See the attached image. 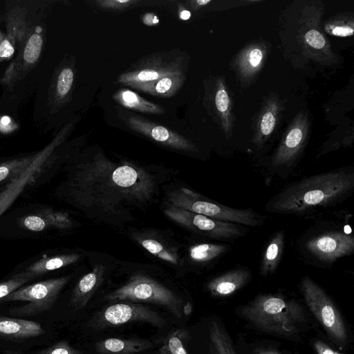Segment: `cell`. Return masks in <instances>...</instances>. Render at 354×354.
I'll return each instance as SVG.
<instances>
[{
  "label": "cell",
  "instance_id": "obj_1",
  "mask_svg": "<svg viewBox=\"0 0 354 354\" xmlns=\"http://www.w3.org/2000/svg\"><path fill=\"white\" fill-rule=\"evenodd\" d=\"M75 201L107 214L127 206H140L153 196V176L133 164H115L104 158L80 167L71 183Z\"/></svg>",
  "mask_w": 354,
  "mask_h": 354
},
{
  "label": "cell",
  "instance_id": "obj_2",
  "mask_svg": "<svg viewBox=\"0 0 354 354\" xmlns=\"http://www.w3.org/2000/svg\"><path fill=\"white\" fill-rule=\"evenodd\" d=\"M354 187V175L336 171L314 175L283 189L266 205L272 213L301 214L342 199Z\"/></svg>",
  "mask_w": 354,
  "mask_h": 354
},
{
  "label": "cell",
  "instance_id": "obj_3",
  "mask_svg": "<svg viewBox=\"0 0 354 354\" xmlns=\"http://www.w3.org/2000/svg\"><path fill=\"white\" fill-rule=\"evenodd\" d=\"M243 317L259 330L290 336L306 321L302 306L281 296L261 294L241 310Z\"/></svg>",
  "mask_w": 354,
  "mask_h": 354
},
{
  "label": "cell",
  "instance_id": "obj_4",
  "mask_svg": "<svg viewBox=\"0 0 354 354\" xmlns=\"http://www.w3.org/2000/svg\"><path fill=\"white\" fill-rule=\"evenodd\" d=\"M171 205L201 214L216 220L256 227L264 223V217L252 209H235L212 201L185 187L169 192L167 194Z\"/></svg>",
  "mask_w": 354,
  "mask_h": 354
},
{
  "label": "cell",
  "instance_id": "obj_5",
  "mask_svg": "<svg viewBox=\"0 0 354 354\" xmlns=\"http://www.w3.org/2000/svg\"><path fill=\"white\" fill-rule=\"evenodd\" d=\"M104 299L151 302L165 308L178 319L183 315L181 297L153 279L140 274L131 276L124 285L105 295Z\"/></svg>",
  "mask_w": 354,
  "mask_h": 354
},
{
  "label": "cell",
  "instance_id": "obj_6",
  "mask_svg": "<svg viewBox=\"0 0 354 354\" xmlns=\"http://www.w3.org/2000/svg\"><path fill=\"white\" fill-rule=\"evenodd\" d=\"M301 286L308 307L330 338L337 344H346V326L339 310L331 299L309 277L302 278Z\"/></svg>",
  "mask_w": 354,
  "mask_h": 354
},
{
  "label": "cell",
  "instance_id": "obj_7",
  "mask_svg": "<svg viewBox=\"0 0 354 354\" xmlns=\"http://www.w3.org/2000/svg\"><path fill=\"white\" fill-rule=\"evenodd\" d=\"M69 279L68 276L50 279L19 288L5 297V300L22 301L28 304L12 308L10 313L20 316H32L49 310Z\"/></svg>",
  "mask_w": 354,
  "mask_h": 354
},
{
  "label": "cell",
  "instance_id": "obj_8",
  "mask_svg": "<svg viewBox=\"0 0 354 354\" xmlns=\"http://www.w3.org/2000/svg\"><path fill=\"white\" fill-rule=\"evenodd\" d=\"M164 213L169 218L189 230L213 239L232 240L245 236L247 232V229L241 225L216 220L170 204Z\"/></svg>",
  "mask_w": 354,
  "mask_h": 354
},
{
  "label": "cell",
  "instance_id": "obj_9",
  "mask_svg": "<svg viewBox=\"0 0 354 354\" xmlns=\"http://www.w3.org/2000/svg\"><path fill=\"white\" fill-rule=\"evenodd\" d=\"M146 322L156 327H164L165 319L156 312L145 306L132 303H118L100 311L93 319L96 329L121 326L129 322Z\"/></svg>",
  "mask_w": 354,
  "mask_h": 354
},
{
  "label": "cell",
  "instance_id": "obj_10",
  "mask_svg": "<svg viewBox=\"0 0 354 354\" xmlns=\"http://www.w3.org/2000/svg\"><path fill=\"white\" fill-rule=\"evenodd\" d=\"M306 248L319 261L333 263L353 252L354 238L343 232H325L310 239Z\"/></svg>",
  "mask_w": 354,
  "mask_h": 354
},
{
  "label": "cell",
  "instance_id": "obj_11",
  "mask_svg": "<svg viewBox=\"0 0 354 354\" xmlns=\"http://www.w3.org/2000/svg\"><path fill=\"white\" fill-rule=\"evenodd\" d=\"M127 122L131 129L164 145L180 150L195 151L193 145L187 139L162 126L138 117H130Z\"/></svg>",
  "mask_w": 354,
  "mask_h": 354
},
{
  "label": "cell",
  "instance_id": "obj_12",
  "mask_svg": "<svg viewBox=\"0 0 354 354\" xmlns=\"http://www.w3.org/2000/svg\"><path fill=\"white\" fill-rule=\"evenodd\" d=\"M45 154L35 158L29 166L16 178L7 185L0 193V216L12 205L26 185L38 174L45 160Z\"/></svg>",
  "mask_w": 354,
  "mask_h": 354
},
{
  "label": "cell",
  "instance_id": "obj_13",
  "mask_svg": "<svg viewBox=\"0 0 354 354\" xmlns=\"http://www.w3.org/2000/svg\"><path fill=\"white\" fill-rule=\"evenodd\" d=\"M105 270L104 266L97 264L91 272L79 280L73 290L70 301V304L73 309L80 310L86 306L102 283Z\"/></svg>",
  "mask_w": 354,
  "mask_h": 354
},
{
  "label": "cell",
  "instance_id": "obj_14",
  "mask_svg": "<svg viewBox=\"0 0 354 354\" xmlns=\"http://www.w3.org/2000/svg\"><path fill=\"white\" fill-rule=\"evenodd\" d=\"M250 279L251 273L248 269L235 268L210 280L207 288L215 297H226L240 290Z\"/></svg>",
  "mask_w": 354,
  "mask_h": 354
},
{
  "label": "cell",
  "instance_id": "obj_15",
  "mask_svg": "<svg viewBox=\"0 0 354 354\" xmlns=\"http://www.w3.org/2000/svg\"><path fill=\"white\" fill-rule=\"evenodd\" d=\"M44 333L34 321L0 316V337L11 339L35 337Z\"/></svg>",
  "mask_w": 354,
  "mask_h": 354
},
{
  "label": "cell",
  "instance_id": "obj_16",
  "mask_svg": "<svg viewBox=\"0 0 354 354\" xmlns=\"http://www.w3.org/2000/svg\"><path fill=\"white\" fill-rule=\"evenodd\" d=\"M153 346L152 342L146 340L111 337L97 342L95 350L100 354H134Z\"/></svg>",
  "mask_w": 354,
  "mask_h": 354
},
{
  "label": "cell",
  "instance_id": "obj_17",
  "mask_svg": "<svg viewBox=\"0 0 354 354\" xmlns=\"http://www.w3.org/2000/svg\"><path fill=\"white\" fill-rule=\"evenodd\" d=\"M284 232H277L268 241L262 257L261 274H272L277 268L282 258L284 248Z\"/></svg>",
  "mask_w": 354,
  "mask_h": 354
},
{
  "label": "cell",
  "instance_id": "obj_18",
  "mask_svg": "<svg viewBox=\"0 0 354 354\" xmlns=\"http://www.w3.org/2000/svg\"><path fill=\"white\" fill-rule=\"evenodd\" d=\"M80 256L77 254H67L41 259L28 267L24 274L34 279L55 270L73 264L78 261Z\"/></svg>",
  "mask_w": 354,
  "mask_h": 354
},
{
  "label": "cell",
  "instance_id": "obj_19",
  "mask_svg": "<svg viewBox=\"0 0 354 354\" xmlns=\"http://www.w3.org/2000/svg\"><path fill=\"white\" fill-rule=\"evenodd\" d=\"M136 240L143 248L160 259L174 265L178 264L179 255L174 248L152 236H140Z\"/></svg>",
  "mask_w": 354,
  "mask_h": 354
},
{
  "label": "cell",
  "instance_id": "obj_20",
  "mask_svg": "<svg viewBox=\"0 0 354 354\" xmlns=\"http://www.w3.org/2000/svg\"><path fill=\"white\" fill-rule=\"evenodd\" d=\"M115 99L124 106L136 109L142 112L161 113L162 109L157 104L151 103L139 96L136 93L122 89L115 95Z\"/></svg>",
  "mask_w": 354,
  "mask_h": 354
},
{
  "label": "cell",
  "instance_id": "obj_21",
  "mask_svg": "<svg viewBox=\"0 0 354 354\" xmlns=\"http://www.w3.org/2000/svg\"><path fill=\"white\" fill-rule=\"evenodd\" d=\"M229 249V245L215 243H200L189 248L190 259L196 263H207L218 258Z\"/></svg>",
  "mask_w": 354,
  "mask_h": 354
},
{
  "label": "cell",
  "instance_id": "obj_22",
  "mask_svg": "<svg viewBox=\"0 0 354 354\" xmlns=\"http://www.w3.org/2000/svg\"><path fill=\"white\" fill-rule=\"evenodd\" d=\"M177 72L166 68H146L139 71L124 74L120 77V82L126 84H131L137 87L153 82L164 76L174 74Z\"/></svg>",
  "mask_w": 354,
  "mask_h": 354
},
{
  "label": "cell",
  "instance_id": "obj_23",
  "mask_svg": "<svg viewBox=\"0 0 354 354\" xmlns=\"http://www.w3.org/2000/svg\"><path fill=\"white\" fill-rule=\"evenodd\" d=\"M189 337L187 330H176L165 339L159 350V354H188L185 344Z\"/></svg>",
  "mask_w": 354,
  "mask_h": 354
},
{
  "label": "cell",
  "instance_id": "obj_24",
  "mask_svg": "<svg viewBox=\"0 0 354 354\" xmlns=\"http://www.w3.org/2000/svg\"><path fill=\"white\" fill-rule=\"evenodd\" d=\"M210 339L218 354H237L225 330L213 322L210 326Z\"/></svg>",
  "mask_w": 354,
  "mask_h": 354
},
{
  "label": "cell",
  "instance_id": "obj_25",
  "mask_svg": "<svg viewBox=\"0 0 354 354\" xmlns=\"http://www.w3.org/2000/svg\"><path fill=\"white\" fill-rule=\"evenodd\" d=\"M35 158L14 160L0 165V185H8L19 176Z\"/></svg>",
  "mask_w": 354,
  "mask_h": 354
},
{
  "label": "cell",
  "instance_id": "obj_26",
  "mask_svg": "<svg viewBox=\"0 0 354 354\" xmlns=\"http://www.w3.org/2000/svg\"><path fill=\"white\" fill-rule=\"evenodd\" d=\"M180 77L178 73L164 76L149 84H142L138 86L139 88L144 86H153L148 92L158 95H166L171 93L174 88L179 85Z\"/></svg>",
  "mask_w": 354,
  "mask_h": 354
},
{
  "label": "cell",
  "instance_id": "obj_27",
  "mask_svg": "<svg viewBox=\"0 0 354 354\" xmlns=\"http://www.w3.org/2000/svg\"><path fill=\"white\" fill-rule=\"evenodd\" d=\"M42 214L46 218L49 227L59 230H66L73 226V221L66 212L46 209Z\"/></svg>",
  "mask_w": 354,
  "mask_h": 354
},
{
  "label": "cell",
  "instance_id": "obj_28",
  "mask_svg": "<svg viewBox=\"0 0 354 354\" xmlns=\"http://www.w3.org/2000/svg\"><path fill=\"white\" fill-rule=\"evenodd\" d=\"M31 279V277L21 272L10 279L0 283V299L6 297Z\"/></svg>",
  "mask_w": 354,
  "mask_h": 354
},
{
  "label": "cell",
  "instance_id": "obj_29",
  "mask_svg": "<svg viewBox=\"0 0 354 354\" xmlns=\"http://www.w3.org/2000/svg\"><path fill=\"white\" fill-rule=\"evenodd\" d=\"M42 39L37 34L32 35L28 39L24 52V58L29 64H33L39 58Z\"/></svg>",
  "mask_w": 354,
  "mask_h": 354
},
{
  "label": "cell",
  "instance_id": "obj_30",
  "mask_svg": "<svg viewBox=\"0 0 354 354\" xmlns=\"http://www.w3.org/2000/svg\"><path fill=\"white\" fill-rule=\"evenodd\" d=\"M21 223L32 232H41L49 227L48 222L42 213L26 216L21 220Z\"/></svg>",
  "mask_w": 354,
  "mask_h": 354
},
{
  "label": "cell",
  "instance_id": "obj_31",
  "mask_svg": "<svg viewBox=\"0 0 354 354\" xmlns=\"http://www.w3.org/2000/svg\"><path fill=\"white\" fill-rule=\"evenodd\" d=\"M73 72L69 68H66L60 73L57 84V92L59 95L64 96L71 89L73 82Z\"/></svg>",
  "mask_w": 354,
  "mask_h": 354
},
{
  "label": "cell",
  "instance_id": "obj_32",
  "mask_svg": "<svg viewBox=\"0 0 354 354\" xmlns=\"http://www.w3.org/2000/svg\"><path fill=\"white\" fill-rule=\"evenodd\" d=\"M37 354H86L71 347L66 342H59Z\"/></svg>",
  "mask_w": 354,
  "mask_h": 354
},
{
  "label": "cell",
  "instance_id": "obj_33",
  "mask_svg": "<svg viewBox=\"0 0 354 354\" xmlns=\"http://www.w3.org/2000/svg\"><path fill=\"white\" fill-rule=\"evenodd\" d=\"M305 39L308 44L314 48H322L326 41L323 35L316 30H309L305 35Z\"/></svg>",
  "mask_w": 354,
  "mask_h": 354
},
{
  "label": "cell",
  "instance_id": "obj_34",
  "mask_svg": "<svg viewBox=\"0 0 354 354\" xmlns=\"http://www.w3.org/2000/svg\"><path fill=\"white\" fill-rule=\"evenodd\" d=\"M302 139V132L299 129H294L288 134L285 145L287 150L294 151L299 145Z\"/></svg>",
  "mask_w": 354,
  "mask_h": 354
},
{
  "label": "cell",
  "instance_id": "obj_35",
  "mask_svg": "<svg viewBox=\"0 0 354 354\" xmlns=\"http://www.w3.org/2000/svg\"><path fill=\"white\" fill-rule=\"evenodd\" d=\"M275 124V119L272 113H265L262 118L261 129L264 135H269L273 130Z\"/></svg>",
  "mask_w": 354,
  "mask_h": 354
},
{
  "label": "cell",
  "instance_id": "obj_36",
  "mask_svg": "<svg viewBox=\"0 0 354 354\" xmlns=\"http://www.w3.org/2000/svg\"><path fill=\"white\" fill-rule=\"evenodd\" d=\"M217 109L222 112L227 110L229 104V98L227 92L221 89L218 91L215 98Z\"/></svg>",
  "mask_w": 354,
  "mask_h": 354
},
{
  "label": "cell",
  "instance_id": "obj_37",
  "mask_svg": "<svg viewBox=\"0 0 354 354\" xmlns=\"http://www.w3.org/2000/svg\"><path fill=\"white\" fill-rule=\"evenodd\" d=\"M313 346L317 354H342L321 340H316L313 343Z\"/></svg>",
  "mask_w": 354,
  "mask_h": 354
},
{
  "label": "cell",
  "instance_id": "obj_38",
  "mask_svg": "<svg viewBox=\"0 0 354 354\" xmlns=\"http://www.w3.org/2000/svg\"><path fill=\"white\" fill-rule=\"evenodd\" d=\"M136 1L131 0H111V1H98L100 5L106 8H119L126 6H129L131 3H134Z\"/></svg>",
  "mask_w": 354,
  "mask_h": 354
},
{
  "label": "cell",
  "instance_id": "obj_39",
  "mask_svg": "<svg viewBox=\"0 0 354 354\" xmlns=\"http://www.w3.org/2000/svg\"><path fill=\"white\" fill-rule=\"evenodd\" d=\"M14 48L8 40H3L0 44V56L8 57L12 55Z\"/></svg>",
  "mask_w": 354,
  "mask_h": 354
},
{
  "label": "cell",
  "instance_id": "obj_40",
  "mask_svg": "<svg viewBox=\"0 0 354 354\" xmlns=\"http://www.w3.org/2000/svg\"><path fill=\"white\" fill-rule=\"evenodd\" d=\"M262 58V53L259 49H254L250 54V62L253 66L259 64Z\"/></svg>",
  "mask_w": 354,
  "mask_h": 354
},
{
  "label": "cell",
  "instance_id": "obj_41",
  "mask_svg": "<svg viewBox=\"0 0 354 354\" xmlns=\"http://www.w3.org/2000/svg\"><path fill=\"white\" fill-rule=\"evenodd\" d=\"M333 32L335 35L345 37L353 35V30L349 26H339L335 27L333 29Z\"/></svg>",
  "mask_w": 354,
  "mask_h": 354
},
{
  "label": "cell",
  "instance_id": "obj_42",
  "mask_svg": "<svg viewBox=\"0 0 354 354\" xmlns=\"http://www.w3.org/2000/svg\"><path fill=\"white\" fill-rule=\"evenodd\" d=\"M255 354H281L278 351L274 350V349H266V348H257L254 351Z\"/></svg>",
  "mask_w": 354,
  "mask_h": 354
},
{
  "label": "cell",
  "instance_id": "obj_43",
  "mask_svg": "<svg viewBox=\"0 0 354 354\" xmlns=\"http://www.w3.org/2000/svg\"><path fill=\"white\" fill-rule=\"evenodd\" d=\"M192 312V306L189 302H187L183 307V314L185 315H189Z\"/></svg>",
  "mask_w": 354,
  "mask_h": 354
},
{
  "label": "cell",
  "instance_id": "obj_44",
  "mask_svg": "<svg viewBox=\"0 0 354 354\" xmlns=\"http://www.w3.org/2000/svg\"><path fill=\"white\" fill-rule=\"evenodd\" d=\"M191 16V13L188 10H183L181 12L180 17L183 20L188 19Z\"/></svg>",
  "mask_w": 354,
  "mask_h": 354
},
{
  "label": "cell",
  "instance_id": "obj_45",
  "mask_svg": "<svg viewBox=\"0 0 354 354\" xmlns=\"http://www.w3.org/2000/svg\"><path fill=\"white\" fill-rule=\"evenodd\" d=\"M10 122V120L8 117L7 116H5V117H3L1 120V124L6 127L8 124H9Z\"/></svg>",
  "mask_w": 354,
  "mask_h": 354
},
{
  "label": "cell",
  "instance_id": "obj_46",
  "mask_svg": "<svg viewBox=\"0 0 354 354\" xmlns=\"http://www.w3.org/2000/svg\"><path fill=\"white\" fill-rule=\"evenodd\" d=\"M209 2H210L209 0H207V1H205V0H198V1H196V3L198 4H199L200 6L205 5V4H207V3H209Z\"/></svg>",
  "mask_w": 354,
  "mask_h": 354
},
{
  "label": "cell",
  "instance_id": "obj_47",
  "mask_svg": "<svg viewBox=\"0 0 354 354\" xmlns=\"http://www.w3.org/2000/svg\"><path fill=\"white\" fill-rule=\"evenodd\" d=\"M9 354H19V353H10Z\"/></svg>",
  "mask_w": 354,
  "mask_h": 354
}]
</instances>
